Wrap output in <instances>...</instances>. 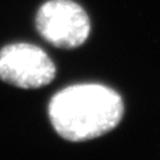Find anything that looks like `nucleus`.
<instances>
[{"label": "nucleus", "instance_id": "nucleus-1", "mask_svg": "<svg viewBox=\"0 0 160 160\" xmlns=\"http://www.w3.org/2000/svg\"><path fill=\"white\" fill-rule=\"evenodd\" d=\"M122 98L101 85H77L58 92L49 103L54 130L68 141H87L115 129L122 118Z\"/></svg>", "mask_w": 160, "mask_h": 160}, {"label": "nucleus", "instance_id": "nucleus-2", "mask_svg": "<svg viewBox=\"0 0 160 160\" xmlns=\"http://www.w3.org/2000/svg\"><path fill=\"white\" fill-rule=\"evenodd\" d=\"M37 29L58 48L82 46L90 35L91 24L86 12L72 0H51L38 10Z\"/></svg>", "mask_w": 160, "mask_h": 160}, {"label": "nucleus", "instance_id": "nucleus-3", "mask_svg": "<svg viewBox=\"0 0 160 160\" xmlns=\"http://www.w3.org/2000/svg\"><path fill=\"white\" fill-rule=\"evenodd\" d=\"M56 76L48 54L33 44L17 43L0 51V78L19 88L47 86Z\"/></svg>", "mask_w": 160, "mask_h": 160}]
</instances>
